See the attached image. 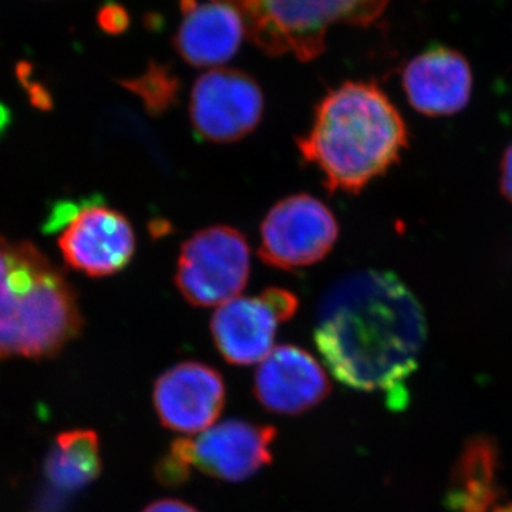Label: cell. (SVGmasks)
Returning <instances> with one entry per match:
<instances>
[{
    "label": "cell",
    "mask_w": 512,
    "mask_h": 512,
    "mask_svg": "<svg viewBox=\"0 0 512 512\" xmlns=\"http://www.w3.org/2000/svg\"><path fill=\"white\" fill-rule=\"evenodd\" d=\"M426 336L423 308L390 272L343 276L320 299L315 343L330 372L350 389L386 394L393 409L407 402Z\"/></svg>",
    "instance_id": "1"
},
{
    "label": "cell",
    "mask_w": 512,
    "mask_h": 512,
    "mask_svg": "<svg viewBox=\"0 0 512 512\" xmlns=\"http://www.w3.org/2000/svg\"><path fill=\"white\" fill-rule=\"evenodd\" d=\"M407 138L403 117L382 89L348 82L320 100L296 144L303 161L322 173L326 190L359 194L400 160Z\"/></svg>",
    "instance_id": "2"
},
{
    "label": "cell",
    "mask_w": 512,
    "mask_h": 512,
    "mask_svg": "<svg viewBox=\"0 0 512 512\" xmlns=\"http://www.w3.org/2000/svg\"><path fill=\"white\" fill-rule=\"evenodd\" d=\"M82 329L79 299L66 276L32 242H15L12 272L0 289V359L56 356Z\"/></svg>",
    "instance_id": "3"
},
{
    "label": "cell",
    "mask_w": 512,
    "mask_h": 512,
    "mask_svg": "<svg viewBox=\"0 0 512 512\" xmlns=\"http://www.w3.org/2000/svg\"><path fill=\"white\" fill-rule=\"evenodd\" d=\"M232 6L245 33L269 56L293 55L311 62L325 50L333 26H367L389 0H220Z\"/></svg>",
    "instance_id": "4"
},
{
    "label": "cell",
    "mask_w": 512,
    "mask_h": 512,
    "mask_svg": "<svg viewBox=\"0 0 512 512\" xmlns=\"http://www.w3.org/2000/svg\"><path fill=\"white\" fill-rule=\"evenodd\" d=\"M275 437L271 426L225 421L195 439L175 440L170 453L160 461L158 478L167 484L183 483L195 468L220 480H247L271 463Z\"/></svg>",
    "instance_id": "5"
},
{
    "label": "cell",
    "mask_w": 512,
    "mask_h": 512,
    "mask_svg": "<svg viewBox=\"0 0 512 512\" xmlns=\"http://www.w3.org/2000/svg\"><path fill=\"white\" fill-rule=\"evenodd\" d=\"M251 274L247 237L227 225L201 229L184 242L175 269V285L197 308H211L238 298Z\"/></svg>",
    "instance_id": "6"
},
{
    "label": "cell",
    "mask_w": 512,
    "mask_h": 512,
    "mask_svg": "<svg viewBox=\"0 0 512 512\" xmlns=\"http://www.w3.org/2000/svg\"><path fill=\"white\" fill-rule=\"evenodd\" d=\"M338 237L333 212L312 195L295 194L276 202L266 214L258 255L272 268L295 271L322 261Z\"/></svg>",
    "instance_id": "7"
},
{
    "label": "cell",
    "mask_w": 512,
    "mask_h": 512,
    "mask_svg": "<svg viewBox=\"0 0 512 512\" xmlns=\"http://www.w3.org/2000/svg\"><path fill=\"white\" fill-rule=\"evenodd\" d=\"M264 104V93L249 74L210 70L192 87L190 119L195 136L217 144L242 140L261 123Z\"/></svg>",
    "instance_id": "8"
},
{
    "label": "cell",
    "mask_w": 512,
    "mask_h": 512,
    "mask_svg": "<svg viewBox=\"0 0 512 512\" xmlns=\"http://www.w3.org/2000/svg\"><path fill=\"white\" fill-rule=\"evenodd\" d=\"M64 262L92 278L126 269L136 252V234L126 215L103 202H80L57 238Z\"/></svg>",
    "instance_id": "9"
},
{
    "label": "cell",
    "mask_w": 512,
    "mask_h": 512,
    "mask_svg": "<svg viewBox=\"0 0 512 512\" xmlns=\"http://www.w3.org/2000/svg\"><path fill=\"white\" fill-rule=\"evenodd\" d=\"M298 306V296L282 288L232 299L212 316V338L227 362L254 365L272 352L279 323L292 319Z\"/></svg>",
    "instance_id": "10"
},
{
    "label": "cell",
    "mask_w": 512,
    "mask_h": 512,
    "mask_svg": "<svg viewBox=\"0 0 512 512\" xmlns=\"http://www.w3.org/2000/svg\"><path fill=\"white\" fill-rule=\"evenodd\" d=\"M225 404V384L217 370L184 362L163 373L154 386V406L167 429L194 434L208 429Z\"/></svg>",
    "instance_id": "11"
},
{
    "label": "cell",
    "mask_w": 512,
    "mask_h": 512,
    "mask_svg": "<svg viewBox=\"0 0 512 512\" xmlns=\"http://www.w3.org/2000/svg\"><path fill=\"white\" fill-rule=\"evenodd\" d=\"M330 383L315 357L296 346L272 349L255 373V396L265 409L301 414L318 406Z\"/></svg>",
    "instance_id": "12"
},
{
    "label": "cell",
    "mask_w": 512,
    "mask_h": 512,
    "mask_svg": "<svg viewBox=\"0 0 512 512\" xmlns=\"http://www.w3.org/2000/svg\"><path fill=\"white\" fill-rule=\"evenodd\" d=\"M410 104L426 116H450L470 100L473 74L463 55L447 47H433L414 57L403 72Z\"/></svg>",
    "instance_id": "13"
},
{
    "label": "cell",
    "mask_w": 512,
    "mask_h": 512,
    "mask_svg": "<svg viewBox=\"0 0 512 512\" xmlns=\"http://www.w3.org/2000/svg\"><path fill=\"white\" fill-rule=\"evenodd\" d=\"M175 49L194 67H215L237 55L245 33L241 15L220 0H181Z\"/></svg>",
    "instance_id": "14"
},
{
    "label": "cell",
    "mask_w": 512,
    "mask_h": 512,
    "mask_svg": "<svg viewBox=\"0 0 512 512\" xmlns=\"http://www.w3.org/2000/svg\"><path fill=\"white\" fill-rule=\"evenodd\" d=\"M497 453L488 441L476 440L466 448L454 477L450 500L458 512H511V501H501Z\"/></svg>",
    "instance_id": "15"
},
{
    "label": "cell",
    "mask_w": 512,
    "mask_h": 512,
    "mask_svg": "<svg viewBox=\"0 0 512 512\" xmlns=\"http://www.w3.org/2000/svg\"><path fill=\"white\" fill-rule=\"evenodd\" d=\"M100 443L96 431H63L46 457L45 473L57 490H82L101 473Z\"/></svg>",
    "instance_id": "16"
},
{
    "label": "cell",
    "mask_w": 512,
    "mask_h": 512,
    "mask_svg": "<svg viewBox=\"0 0 512 512\" xmlns=\"http://www.w3.org/2000/svg\"><path fill=\"white\" fill-rule=\"evenodd\" d=\"M123 86L136 93L143 100L148 113L154 116L164 113L177 101V77L164 67L151 66L143 76L126 80Z\"/></svg>",
    "instance_id": "17"
},
{
    "label": "cell",
    "mask_w": 512,
    "mask_h": 512,
    "mask_svg": "<svg viewBox=\"0 0 512 512\" xmlns=\"http://www.w3.org/2000/svg\"><path fill=\"white\" fill-rule=\"evenodd\" d=\"M99 20L101 28L110 33H119L127 26L126 13L119 6H106L101 10Z\"/></svg>",
    "instance_id": "18"
},
{
    "label": "cell",
    "mask_w": 512,
    "mask_h": 512,
    "mask_svg": "<svg viewBox=\"0 0 512 512\" xmlns=\"http://www.w3.org/2000/svg\"><path fill=\"white\" fill-rule=\"evenodd\" d=\"M13 245L15 242L0 235V289L8 282L13 268Z\"/></svg>",
    "instance_id": "19"
},
{
    "label": "cell",
    "mask_w": 512,
    "mask_h": 512,
    "mask_svg": "<svg viewBox=\"0 0 512 512\" xmlns=\"http://www.w3.org/2000/svg\"><path fill=\"white\" fill-rule=\"evenodd\" d=\"M143 512H198L191 505L177 500H161L148 505Z\"/></svg>",
    "instance_id": "20"
},
{
    "label": "cell",
    "mask_w": 512,
    "mask_h": 512,
    "mask_svg": "<svg viewBox=\"0 0 512 512\" xmlns=\"http://www.w3.org/2000/svg\"><path fill=\"white\" fill-rule=\"evenodd\" d=\"M501 188L503 194L512 202V146L508 148L501 167Z\"/></svg>",
    "instance_id": "21"
}]
</instances>
